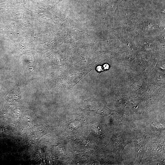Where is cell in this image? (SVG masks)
I'll list each match as a JSON object with an SVG mask.
<instances>
[{"label": "cell", "mask_w": 165, "mask_h": 165, "mask_svg": "<svg viewBox=\"0 0 165 165\" xmlns=\"http://www.w3.org/2000/svg\"><path fill=\"white\" fill-rule=\"evenodd\" d=\"M81 125V124L79 121H75L71 122L68 127L70 129H76L79 128Z\"/></svg>", "instance_id": "obj_1"}]
</instances>
